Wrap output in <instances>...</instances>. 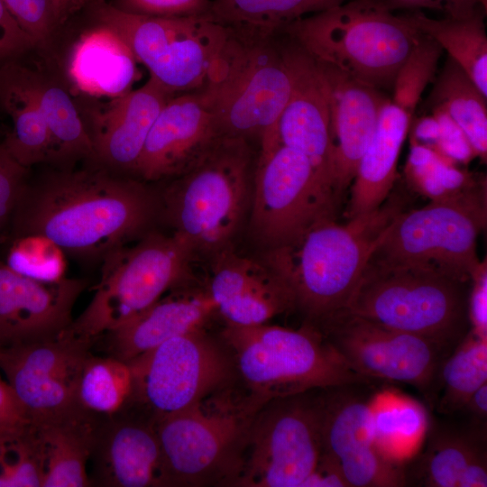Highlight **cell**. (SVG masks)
Segmentation results:
<instances>
[{"label": "cell", "instance_id": "47", "mask_svg": "<svg viewBox=\"0 0 487 487\" xmlns=\"http://www.w3.org/2000/svg\"><path fill=\"white\" fill-rule=\"evenodd\" d=\"M391 9H431L446 17L465 18L477 14H486L487 0H384Z\"/></svg>", "mask_w": 487, "mask_h": 487}, {"label": "cell", "instance_id": "8", "mask_svg": "<svg viewBox=\"0 0 487 487\" xmlns=\"http://www.w3.org/2000/svg\"><path fill=\"white\" fill-rule=\"evenodd\" d=\"M251 394L267 403L311 390L377 383L352 371L313 326L228 325L223 331Z\"/></svg>", "mask_w": 487, "mask_h": 487}, {"label": "cell", "instance_id": "1", "mask_svg": "<svg viewBox=\"0 0 487 487\" xmlns=\"http://www.w3.org/2000/svg\"><path fill=\"white\" fill-rule=\"evenodd\" d=\"M161 207L143 182L102 167L63 169L27 182L12 222L16 238L43 237L82 262H102L142 236Z\"/></svg>", "mask_w": 487, "mask_h": 487}, {"label": "cell", "instance_id": "39", "mask_svg": "<svg viewBox=\"0 0 487 487\" xmlns=\"http://www.w3.org/2000/svg\"><path fill=\"white\" fill-rule=\"evenodd\" d=\"M442 50L435 40L420 32L397 72L391 101L411 116L423 91L435 76Z\"/></svg>", "mask_w": 487, "mask_h": 487}, {"label": "cell", "instance_id": "49", "mask_svg": "<svg viewBox=\"0 0 487 487\" xmlns=\"http://www.w3.org/2000/svg\"><path fill=\"white\" fill-rule=\"evenodd\" d=\"M305 486L347 487L339 472L321 459L301 487Z\"/></svg>", "mask_w": 487, "mask_h": 487}, {"label": "cell", "instance_id": "21", "mask_svg": "<svg viewBox=\"0 0 487 487\" xmlns=\"http://www.w3.org/2000/svg\"><path fill=\"white\" fill-rule=\"evenodd\" d=\"M460 417L428 418L423 448L403 464L405 486H487V424Z\"/></svg>", "mask_w": 487, "mask_h": 487}, {"label": "cell", "instance_id": "33", "mask_svg": "<svg viewBox=\"0 0 487 487\" xmlns=\"http://www.w3.org/2000/svg\"><path fill=\"white\" fill-rule=\"evenodd\" d=\"M372 415L376 447L388 459L403 464L424 438L428 423L425 408L408 397L378 392Z\"/></svg>", "mask_w": 487, "mask_h": 487}, {"label": "cell", "instance_id": "51", "mask_svg": "<svg viewBox=\"0 0 487 487\" xmlns=\"http://www.w3.org/2000/svg\"><path fill=\"white\" fill-rule=\"evenodd\" d=\"M418 137L424 140L437 141L440 135V126L436 118L424 120L417 130Z\"/></svg>", "mask_w": 487, "mask_h": 487}, {"label": "cell", "instance_id": "27", "mask_svg": "<svg viewBox=\"0 0 487 487\" xmlns=\"http://www.w3.org/2000/svg\"><path fill=\"white\" fill-rule=\"evenodd\" d=\"M129 47L109 27L97 23L82 32L67 59V76L78 93L115 98L132 90L140 78Z\"/></svg>", "mask_w": 487, "mask_h": 487}, {"label": "cell", "instance_id": "14", "mask_svg": "<svg viewBox=\"0 0 487 487\" xmlns=\"http://www.w3.org/2000/svg\"><path fill=\"white\" fill-rule=\"evenodd\" d=\"M311 326L360 376L377 383L409 385L431 404L439 368L451 354L441 345L385 326L346 308Z\"/></svg>", "mask_w": 487, "mask_h": 487}, {"label": "cell", "instance_id": "44", "mask_svg": "<svg viewBox=\"0 0 487 487\" xmlns=\"http://www.w3.org/2000/svg\"><path fill=\"white\" fill-rule=\"evenodd\" d=\"M29 170L0 143V229L13 217L27 185Z\"/></svg>", "mask_w": 487, "mask_h": 487}, {"label": "cell", "instance_id": "9", "mask_svg": "<svg viewBox=\"0 0 487 487\" xmlns=\"http://www.w3.org/2000/svg\"><path fill=\"white\" fill-rule=\"evenodd\" d=\"M194 253L174 233L147 232L115 249L101 262L93 299L69 330L96 342L127 323L188 280Z\"/></svg>", "mask_w": 487, "mask_h": 487}, {"label": "cell", "instance_id": "12", "mask_svg": "<svg viewBox=\"0 0 487 487\" xmlns=\"http://www.w3.org/2000/svg\"><path fill=\"white\" fill-rule=\"evenodd\" d=\"M253 179L251 229L267 249L289 245L315 225L335 220L338 201L299 152L280 142L261 145Z\"/></svg>", "mask_w": 487, "mask_h": 487}, {"label": "cell", "instance_id": "20", "mask_svg": "<svg viewBox=\"0 0 487 487\" xmlns=\"http://www.w3.org/2000/svg\"><path fill=\"white\" fill-rule=\"evenodd\" d=\"M221 137L200 90L176 95L157 115L133 174L143 181L174 179L193 166Z\"/></svg>", "mask_w": 487, "mask_h": 487}, {"label": "cell", "instance_id": "7", "mask_svg": "<svg viewBox=\"0 0 487 487\" xmlns=\"http://www.w3.org/2000/svg\"><path fill=\"white\" fill-rule=\"evenodd\" d=\"M264 405L216 391L173 413L152 418L171 486L234 483L252 423Z\"/></svg>", "mask_w": 487, "mask_h": 487}, {"label": "cell", "instance_id": "6", "mask_svg": "<svg viewBox=\"0 0 487 487\" xmlns=\"http://www.w3.org/2000/svg\"><path fill=\"white\" fill-rule=\"evenodd\" d=\"M253 161L251 143L221 137L164 190L163 214L194 253L229 249L247 206Z\"/></svg>", "mask_w": 487, "mask_h": 487}, {"label": "cell", "instance_id": "5", "mask_svg": "<svg viewBox=\"0 0 487 487\" xmlns=\"http://www.w3.org/2000/svg\"><path fill=\"white\" fill-rule=\"evenodd\" d=\"M223 137L249 143L279 141L277 124L290 91L278 33L230 27L199 89Z\"/></svg>", "mask_w": 487, "mask_h": 487}, {"label": "cell", "instance_id": "25", "mask_svg": "<svg viewBox=\"0 0 487 487\" xmlns=\"http://www.w3.org/2000/svg\"><path fill=\"white\" fill-rule=\"evenodd\" d=\"M317 62L328 92L335 191L340 199L354 179L359 161L376 130L381 108L389 99L378 88Z\"/></svg>", "mask_w": 487, "mask_h": 487}, {"label": "cell", "instance_id": "17", "mask_svg": "<svg viewBox=\"0 0 487 487\" xmlns=\"http://www.w3.org/2000/svg\"><path fill=\"white\" fill-rule=\"evenodd\" d=\"M95 343L68 329L48 340L0 347V370L32 425L84 409L78 384Z\"/></svg>", "mask_w": 487, "mask_h": 487}, {"label": "cell", "instance_id": "4", "mask_svg": "<svg viewBox=\"0 0 487 487\" xmlns=\"http://www.w3.org/2000/svg\"><path fill=\"white\" fill-rule=\"evenodd\" d=\"M280 32L316 60L378 89L393 86L420 33L384 0H348Z\"/></svg>", "mask_w": 487, "mask_h": 487}, {"label": "cell", "instance_id": "35", "mask_svg": "<svg viewBox=\"0 0 487 487\" xmlns=\"http://www.w3.org/2000/svg\"><path fill=\"white\" fill-rule=\"evenodd\" d=\"M433 91L437 108L462 130L473 152L487 154V103L465 72L449 57Z\"/></svg>", "mask_w": 487, "mask_h": 487}, {"label": "cell", "instance_id": "46", "mask_svg": "<svg viewBox=\"0 0 487 487\" xmlns=\"http://www.w3.org/2000/svg\"><path fill=\"white\" fill-rule=\"evenodd\" d=\"M34 50L31 38L19 26L0 0V67Z\"/></svg>", "mask_w": 487, "mask_h": 487}, {"label": "cell", "instance_id": "32", "mask_svg": "<svg viewBox=\"0 0 487 487\" xmlns=\"http://www.w3.org/2000/svg\"><path fill=\"white\" fill-rule=\"evenodd\" d=\"M484 383H487V338L470 330L443 361L430 405L441 415H455Z\"/></svg>", "mask_w": 487, "mask_h": 487}, {"label": "cell", "instance_id": "40", "mask_svg": "<svg viewBox=\"0 0 487 487\" xmlns=\"http://www.w3.org/2000/svg\"><path fill=\"white\" fill-rule=\"evenodd\" d=\"M19 26L31 38L34 49L46 58L52 56L53 44L67 21L61 0H2Z\"/></svg>", "mask_w": 487, "mask_h": 487}, {"label": "cell", "instance_id": "28", "mask_svg": "<svg viewBox=\"0 0 487 487\" xmlns=\"http://www.w3.org/2000/svg\"><path fill=\"white\" fill-rule=\"evenodd\" d=\"M0 75L31 97L51 134L54 165L68 169L93 156L92 141L83 116L69 91L52 78L19 61L0 67Z\"/></svg>", "mask_w": 487, "mask_h": 487}, {"label": "cell", "instance_id": "36", "mask_svg": "<svg viewBox=\"0 0 487 487\" xmlns=\"http://www.w3.org/2000/svg\"><path fill=\"white\" fill-rule=\"evenodd\" d=\"M348 0H212L210 17L238 29L276 34L287 24Z\"/></svg>", "mask_w": 487, "mask_h": 487}, {"label": "cell", "instance_id": "23", "mask_svg": "<svg viewBox=\"0 0 487 487\" xmlns=\"http://www.w3.org/2000/svg\"><path fill=\"white\" fill-rule=\"evenodd\" d=\"M174 95L152 77L144 85L87 112L85 123L99 167L133 174L148 133Z\"/></svg>", "mask_w": 487, "mask_h": 487}, {"label": "cell", "instance_id": "34", "mask_svg": "<svg viewBox=\"0 0 487 487\" xmlns=\"http://www.w3.org/2000/svg\"><path fill=\"white\" fill-rule=\"evenodd\" d=\"M0 106L12 119V128L1 142L9 154L27 168L54 164L53 142L43 115L31 97L1 75Z\"/></svg>", "mask_w": 487, "mask_h": 487}, {"label": "cell", "instance_id": "19", "mask_svg": "<svg viewBox=\"0 0 487 487\" xmlns=\"http://www.w3.org/2000/svg\"><path fill=\"white\" fill-rule=\"evenodd\" d=\"M82 279H35L0 262V347L54 338L73 322Z\"/></svg>", "mask_w": 487, "mask_h": 487}, {"label": "cell", "instance_id": "52", "mask_svg": "<svg viewBox=\"0 0 487 487\" xmlns=\"http://www.w3.org/2000/svg\"><path fill=\"white\" fill-rule=\"evenodd\" d=\"M90 0H61L67 20L70 15L83 8Z\"/></svg>", "mask_w": 487, "mask_h": 487}, {"label": "cell", "instance_id": "45", "mask_svg": "<svg viewBox=\"0 0 487 487\" xmlns=\"http://www.w3.org/2000/svg\"><path fill=\"white\" fill-rule=\"evenodd\" d=\"M31 425L16 394L0 373V444L21 436Z\"/></svg>", "mask_w": 487, "mask_h": 487}, {"label": "cell", "instance_id": "43", "mask_svg": "<svg viewBox=\"0 0 487 487\" xmlns=\"http://www.w3.org/2000/svg\"><path fill=\"white\" fill-rule=\"evenodd\" d=\"M116 9L151 17L210 16L212 0H113Z\"/></svg>", "mask_w": 487, "mask_h": 487}, {"label": "cell", "instance_id": "50", "mask_svg": "<svg viewBox=\"0 0 487 487\" xmlns=\"http://www.w3.org/2000/svg\"><path fill=\"white\" fill-rule=\"evenodd\" d=\"M455 415L473 422L487 424V383L479 387Z\"/></svg>", "mask_w": 487, "mask_h": 487}, {"label": "cell", "instance_id": "24", "mask_svg": "<svg viewBox=\"0 0 487 487\" xmlns=\"http://www.w3.org/2000/svg\"><path fill=\"white\" fill-rule=\"evenodd\" d=\"M214 258L207 291L228 325L265 324L296 307L289 286L263 261L239 256L230 249Z\"/></svg>", "mask_w": 487, "mask_h": 487}, {"label": "cell", "instance_id": "30", "mask_svg": "<svg viewBox=\"0 0 487 487\" xmlns=\"http://www.w3.org/2000/svg\"><path fill=\"white\" fill-rule=\"evenodd\" d=\"M103 417L81 409L64 418L33 425L46 453L42 487L92 485L87 468Z\"/></svg>", "mask_w": 487, "mask_h": 487}, {"label": "cell", "instance_id": "18", "mask_svg": "<svg viewBox=\"0 0 487 487\" xmlns=\"http://www.w3.org/2000/svg\"><path fill=\"white\" fill-rule=\"evenodd\" d=\"M278 41L290 81L289 98L277 124L278 140L309 160L321 184L339 202L324 76L317 60L292 39L280 32Z\"/></svg>", "mask_w": 487, "mask_h": 487}, {"label": "cell", "instance_id": "29", "mask_svg": "<svg viewBox=\"0 0 487 487\" xmlns=\"http://www.w3.org/2000/svg\"><path fill=\"white\" fill-rule=\"evenodd\" d=\"M411 117L391 100L382 106L372 139L352 182L350 218L377 209L389 197Z\"/></svg>", "mask_w": 487, "mask_h": 487}, {"label": "cell", "instance_id": "37", "mask_svg": "<svg viewBox=\"0 0 487 487\" xmlns=\"http://www.w3.org/2000/svg\"><path fill=\"white\" fill-rule=\"evenodd\" d=\"M133 386V372L128 363L108 355L91 354L81 372L78 402L91 413L111 416L129 401Z\"/></svg>", "mask_w": 487, "mask_h": 487}, {"label": "cell", "instance_id": "42", "mask_svg": "<svg viewBox=\"0 0 487 487\" xmlns=\"http://www.w3.org/2000/svg\"><path fill=\"white\" fill-rule=\"evenodd\" d=\"M8 265L24 275L42 280H57L61 278L63 267L58 247L51 241L35 235L16 238Z\"/></svg>", "mask_w": 487, "mask_h": 487}, {"label": "cell", "instance_id": "31", "mask_svg": "<svg viewBox=\"0 0 487 487\" xmlns=\"http://www.w3.org/2000/svg\"><path fill=\"white\" fill-rule=\"evenodd\" d=\"M485 14L465 18L433 19L417 11L406 15L419 32L435 40L487 97Z\"/></svg>", "mask_w": 487, "mask_h": 487}, {"label": "cell", "instance_id": "3", "mask_svg": "<svg viewBox=\"0 0 487 487\" xmlns=\"http://www.w3.org/2000/svg\"><path fill=\"white\" fill-rule=\"evenodd\" d=\"M471 286L436 267L370 259L345 308L452 353L471 330Z\"/></svg>", "mask_w": 487, "mask_h": 487}, {"label": "cell", "instance_id": "41", "mask_svg": "<svg viewBox=\"0 0 487 487\" xmlns=\"http://www.w3.org/2000/svg\"><path fill=\"white\" fill-rule=\"evenodd\" d=\"M409 165L415 181L432 199L447 196L471 183L462 172L451 168L438 154L425 147L413 148Z\"/></svg>", "mask_w": 487, "mask_h": 487}, {"label": "cell", "instance_id": "10", "mask_svg": "<svg viewBox=\"0 0 487 487\" xmlns=\"http://www.w3.org/2000/svg\"><path fill=\"white\" fill-rule=\"evenodd\" d=\"M486 187L472 182L427 206L401 211L370 259L438 268L472 281L481 266L477 238L487 218Z\"/></svg>", "mask_w": 487, "mask_h": 487}, {"label": "cell", "instance_id": "11", "mask_svg": "<svg viewBox=\"0 0 487 487\" xmlns=\"http://www.w3.org/2000/svg\"><path fill=\"white\" fill-rule=\"evenodd\" d=\"M97 23L116 32L150 77L176 96L201 89L228 38L230 27L210 16L151 17L93 3Z\"/></svg>", "mask_w": 487, "mask_h": 487}, {"label": "cell", "instance_id": "48", "mask_svg": "<svg viewBox=\"0 0 487 487\" xmlns=\"http://www.w3.org/2000/svg\"><path fill=\"white\" fill-rule=\"evenodd\" d=\"M469 318L471 330L487 338V273L486 266L482 264L472 277Z\"/></svg>", "mask_w": 487, "mask_h": 487}, {"label": "cell", "instance_id": "2", "mask_svg": "<svg viewBox=\"0 0 487 487\" xmlns=\"http://www.w3.org/2000/svg\"><path fill=\"white\" fill-rule=\"evenodd\" d=\"M404 210L400 198L339 225L320 222L294 243L267 249L263 262L289 286L314 325L346 306L372 254L391 222Z\"/></svg>", "mask_w": 487, "mask_h": 487}, {"label": "cell", "instance_id": "22", "mask_svg": "<svg viewBox=\"0 0 487 487\" xmlns=\"http://www.w3.org/2000/svg\"><path fill=\"white\" fill-rule=\"evenodd\" d=\"M91 484L105 487L171 486L152 418L140 421L123 410L104 416L94 449Z\"/></svg>", "mask_w": 487, "mask_h": 487}, {"label": "cell", "instance_id": "16", "mask_svg": "<svg viewBox=\"0 0 487 487\" xmlns=\"http://www.w3.org/2000/svg\"><path fill=\"white\" fill-rule=\"evenodd\" d=\"M377 383H346L320 390V459L347 487L405 486L403 464L376 447L373 403Z\"/></svg>", "mask_w": 487, "mask_h": 487}, {"label": "cell", "instance_id": "15", "mask_svg": "<svg viewBox=\"0 0 487 487\" xmlns=\"http://www.w3.org/2000/svg\"><path fill=\"white\" fill-rule=\"evenodd\" d=\"M128 363L133 379L130 400L137 399L152 418L221 390L232 372L228 356L203 328L170 338Z\"/></svg>", "mask_w": 487, "mask_h": 487}, {"label": "cell", "instance_id": "26", "mask_svg": "<svg viewBox=\"0 0 487 487\" xmlns=\"http://www.w3.org/2000/svg\"><path fill=\"white\" fill-rule=\"evenodd\" d=\"M215 312L207 289L179 287L97 339H103L106 355L129 363L170 338L203 328Z\"/></svg>", "mask_w": 487, "mask_h": 487}, {"label": "cell", "instance_id": "38", "mask_svg": "<svg viewBox=\"0 0 487 487\" xmlns=\"http://www.w3.org/2000/svg\"><path fill=\"white\" fill-rule=\"evenodd\" d=\"M46 453L36 429L0 444V487H42Z\"/></svg>", "mask_w": 487, "mask_h": 487}, {"label": "cell", "instance_id": "13", "mask_svg": "<svg viewBox=\"0 0 487 487\" xmlns=\"http://www.w3.org/2000/svg\"><path fill=\"white\" fill-rule=\"evenodd\" d=\"M320 390L272 400L258 411L234 483L302 486L321 455Z\"/></svg>", "mask_w": 487, "mask_h": 487}]
</instances>
